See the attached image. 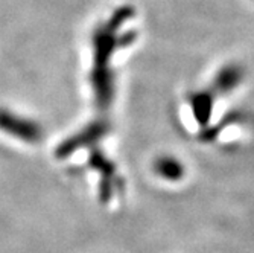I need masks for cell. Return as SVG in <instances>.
I'll return each instance as SVG.
<instances>
[{
  "mask_svg": "<svg viewBox=\"0 0 254 253\" xmlns=\"http://www.w3.org/2000/svg\"><path fill=\"white\" fill-rule=\"evenodd\" d=\"M0 130L29 144H35L43 139V128L38 124L20 118L8 110H0Z\"/></svg>",
  "mask_w": 254,
  "mask_h": 253,
  "instance_id": "obj_1",
  "label": "cell"
},
{
  "mask_svg": "<svg viewBox=\"0 0 254 253\" xmlns=\"http://www.w3.org/2000/svg\"><path fill=\"white\" fill-rule=\"evenodd\" d=\"M110 131V124L107 121H95L91 122L88 127H85L82 131H79L78 134L68 137L65 139L57 150V156L58 157H67L73 154L75 151L84 148V147H90L96 144L99 139Z\"/></svg>",
  "mask_w": 254,
  "mask_h": 253,
  "instance_id": "obj_2",
  "label": "cell"
},
{
  "mask_svg": "<svg viewBox=\"0 0 254 253\" xmlns=\"http://www.w3.org/2000/svg\"><path fill=\"white\" fill-rule=\"evenodd\" d=\"M119 48V37L118 31L111 29L107 23L96 29L93 35V61L96 69L110 67V60Z\"/></svg>",
  "mask_w": 254,
  "mask_h": 253,
  "instance_id": "obj_3",
  "label": "cell"
},
{
  "mask_svg": "<svg viewBox=\"0 0 254 253\" xmlns=\"http://www.w3.org/2000/svg\"><path fill=\"white\" fill-rule=\"evenodd\" d=\"M90 83L93 87L95 101L99 108H108L114 96V78L111 69H96L90 74Z\"/></svg>",
  "mask_w": 254,
  "mask_h": 253,
  "instance_id": "obj_4",
  "label": "cell"
},
{
  "mask_svg": "<svg viewBox=\"0 0 254 253\" xmlns=\"http://www.w3.org/2000/svg\"><path fill=\"white\" fill-rule=\"evenodd\" d=\"M189 104L193 113L195 121L201 127H209L212 111H213V104H215V96L210 90H199L190 95Z\"/></svg>",
  "mask_w": 254,
  "mask_h": 253,
  "instance_id": "obj_5",
  "label": "cell"
},
{
  "mask_svg": "<svg viewBox=\"0 0 254 253\" xmlns=\"http://www.w3.org/2000/svg\"><path fill=\"white\" fill-rule=\"evenodd\" d=\"M244 80V69L239 64L230 63L224 66L213 78V90L216 93L225 95L233 91Z\"/></svg>",
  "mask_w": 254,
  "mask_h": 253,
  "instance_id": "obj_6",
  "label": "cell"
},
{
  "mask_svg": "<svg viewBox=\"0 0 254 253\" xmlns=\"http://www.w3.org/2000/svg\"><path fill=\"white\" fill-rule=\"evenodd\" d=\"M152 168L158 177L168 181H178L184 177V165L177 157H172V156L157 157Z\"/></svg>",
  "mask_w": 254,
  "mask_h": 253,
  "instance_id": "obj_7",
  "label": "cell"
},
{
  "mask_svg": "<svg viewBox=\"0 0 254 253\" xmlns=\"http://www.w3.org/2000/svg\"><path fill=\"white\" fill-rule=\"evenodd\" d=\"M90 167L98 169L102 174V180H113L114 178V172H116V168H114V164L111 160H108L102 151L99 150H93L90 154Z\"/></svg>",
  "mask_w": 254,
  "mask_h": 253,
  "instance_id": "obj_8",
  "label": "cell"
},
{
  "mask_svg": "<svg viewBox=\"0 0 254 253\" xmlns=\"http://www.w3.org/2000/svg\"><path fill=\"white\" fill-rule=\"evenodd\" d=\"M132 15H134V8L132 6H129V5L121 6V8H118L116 11H114L111 18L107 21V25L114 31H119V28L124 26V23H127Z\"/></svg>",
  "mask_w": 254,
  "mask_h": 253,
  "instance_id": "obj_9",
  "label": "cell"
}]
</instances>
